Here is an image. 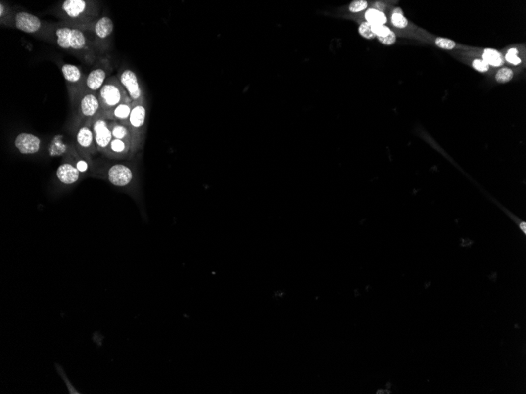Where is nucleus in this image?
<instances>
[{"instance_id": "nucleus-1", "label": "nucleus", "mask_w": 526, "mask_h": 394, "mask_svg": "<svg viewBox=\"0 0 526 394\" xmlns=\"http://www.w3.org/2000/svg\"><path fill=\"white\" fill-rule=\"evenodd\" d=\"M101 108L110 110L122 102H133L119 80L113 77L105 82L98 91Z\"/></svg>"}, {"instance_id": "nucleus-2", "label": "nucleus", "mask_w": 526, "mask_h": 394, "mask_svg": "<svg viewBox=\"0 0 526 394\" xmlns=\"http://www.w3.org/2000/svg\"><path fill=\"white\" fill-rule=\"evenodd\" d=\"M57 44L66 50H82L87 48V39L83 32L75 28L61 27L56 29Z\"/></svg>"}, {"instance_id": "nucleus-3", "label": "nucleus", "mask_w": 526, "mask_h": 394, "mask_svg": "<svg viewBox=\"0 0 526 394\" xmlns=\"http://www.w3.org/2000/svg\"><path fill=\"white\" fill-rule=\"evenodd\" d=\"M119 81L122 84L126 92L129 94L133 103H143V90L140 85L139 80L133 70L126 69L119 77Z\"/></svg>"}, {"instance_id": "nucleus-4", "label": "nucleus", "mask_w": 526, "mask_h": 394, "mask_svg": "<svg viewBox=\"0 0 526 394\" xmlns=\"http://www.w3.org/2000/svg\"><path fill=\"white\" fill-rule=\"evenodd\" d=\"M14 23L18 30L29 34L37 33L42 26L39 17L25 11L18 12L16 14Z\"/></svg>"}, {"instance_id": "nucleus-5", "label": "nucleus", "mask_w": 526, "mask_h": 394, "mask_svg": "<svg viewBox=\"0 0 526 394\" xmlns=\"http://www.w3.org/2000/svg\"><path fill=\"white\" fill-rule=\"evenodd\" d=\"M93 133L95 142L99 150H105L108 147L113 140L111 129L109 127L107 121L103 119H97L93 124Z\"/></svg>"}, {"instance_id": "nucleus-6", "label": "nucleus", "mask_w": 526, "mask_h": 394, "mask_svg": "<svg viewBox=\"0 0 526 394\" xmlns=\"http://www.w3.org/2000/svg\"><path fill=\"white\" fill-rule=\"evenodd\" d=\"M41 141L38 137L29 133H21L16 137L14 144L22 154H33L41 148Z\"/></svg>"}, {"instance_id": "nucleus-7", "label": "nucleus", "mask_w": 526, "mask_h": 394, "mask_svg": "<svg viewBox=\"0 0 526 394\" xmlns=\"http://www.w3.org/2000/svg\"><path fill=\"white\" fill-rule=\"evenodd\" d=\"M108 179L116 187H125L133 179V172L124 165H114L109 170Z\"/></svg>"}, {"instance_id": "nucleus-8", "label": "nucleus", "mask_w": 526, "mask_h": 394, "mask_svg": "<svg viewBox=\"0 0 526 394\" xmlns=\"http://www.w3.org/2000/svg\"><path fill=\"white\" fill-rule=\"evenodd\" d=\"M61 9L69 18L80 19L89 11V2L85 0H66Z\"/></svg>"}, {"instance_id": "nucleus-9", "label": "nucleus", "mask_w": 526, "mask_h": 394, "mask_svg": "<svg viewBox=\"0 0 526 394\" xmlns=\"http://www.w3.org/2000/svg\"><path fill=\"white\" fill-rule=\"evenodd\" d=\"M100 107L98 97L93 93L85 94L81 99V111L85 117H93Z\"/></svg>"}, {"instance_id": "nucleus-10", "label": "nucleus", "mask_w": 526, "mask_h": 394, "mask_svg": "<svg viewBox=\"0 0 526 394\" xmlns=\"http://www.w3.org/2000/svg\"><path fill=\"white\" fill-rule=\"evenodd\" d=\"M57 177L62 183L72 184L78 180L80 172L70 164H62L57 170Z\"/></svg>"}, {"instance_id": "nucleus-11", "label": "nucleus", "mask_w": 526, "mask_h": 394, "mask_svg": "<svg viewBox=\"0 0 526 394\" xmlns=\"http://www.w3.org/2000/svg\"><path fill=\"white\" fill-rule=\"evenodd\" d=\"M106 78V72L102 68H97L90 72L86 80L88 88L93 91L100 90L104 85Z\"/></svg>"}, {"instance_id": "nucleus-12", "label": "nucleus", "mask_w": 526, "mask_h": 394, "mask_svg": "<svg viewBox=\"0 0 526 394\" xmlns=\"http://www.w3.org/2000/svg\"><path fill=\"white\" fill-rule=\"evenodd\" d=\"M146 108L143 103H133L131 114L129 116V123L134 129H140L145 123Z\"/></svg>"}, {"instance_id": "nucleus-13", "label": "nucleus", "mask_w": 526, "mask_h": 394, "mask_svg": "<svg viewBox=\"0 0 526 394\" xmlns=\"http://www.w3.org/2000/svg\"><path fill=\"white\" fill-rule=\"evenodd\" d=\"M94 31L98 38L105 40L114 31V22L110 17H101L95 25Z\"/></svg>"}, {"instance_id": "nucleus-14", "label": "nucleus", "mask_w": 526, "mask_h": 394, "mask_svg": "<svg viewBox=\"0 0 526 394\" xmlns=\"http://www.w3.org/2000/svg\"><path fill=\"white\" fill-rule=\"evenodd\" d=\"M482 58L486 63L493 67H500L504 64V57L495 49L487 48L483 52Z\"/></svg>"}, {"instance_id": "nucleus-15", "label": "nucleus", "mask_w": 526, "mask_h": 394, "mask_svg": "<svg viewBox=\"0 0 526 394\" xmlns=\"http://www.w3.org/2000/svg\"><path fill=\"white\" fill-rule=\"evenodd\" d=\"M62 73L65 80L70 83H77L82 78L81 69L72 64H64L62 67Z\"/></svg>"}, {"instance_id": "nucleus-16", "label": "nucleus", "mask_w": 526, "mask_h": 394, "mask_svg": "<svg viewBox=\"0 0 526 394\" xmlns=\"http://www.w3.org/2000/svg\"><path fill=\"white\" fill-rule=\"evenodd\" d=\"M77 141L81 147L89 148L95 141L94 133L88 126L81 127L77 132Z\"/></svg>"}, {"instance_id": "nucleus-17", "label": "nucleus", "mask_w": 526, "mask_h": 394, "mask_svg": "<svg viewBox=\"0 0 526 394\" xmlns=\"http://www.w3.org/2000/svg\"><path fill=\"white\" fill-rule=\"evenodd\" d=\"M366 21L371 26H378V25H385L387 19L385 14L378 9H369L365 14Z\"/></svg>"}, {"instance_id": "nucleus-18", "label": "nucleus", "mask_w": 526, "mask_h": 394, "mask_svg": "<svg viewBox=\"0 0 526 394\" xmlns=\"http://www.w3.org/2000/svg\"><path fill=\"white\" fill-rule=\"evenodd\" d=\"M133 102H122L118 106L110 110L112 115L120 121H126L129 119L133 109Z\"/></svg>"}, {"instance_id": "nucleus-19", "label": "nucleus", "mask_w": 526, "mask_h": 394, "mask_svg": "<svg viewBox=\"0 0 526 394\" xmlns=\"http://www.w3.org/2000/svg\"><path fill=\"white\" fill-rule=\"evenodd\" d=\"M514 77V72L509 68H502L495 75V81L499 84H505L511 81Z\"/></svg>"}, {"instance_id": "nucleus-20", "label": "nucleus", "mask_w": 526, "mask_h": 394, "mask_svg": "<svg viewBox=\"0 0 526 394\" xmlns=\"http://www.w3.org/2000/svg\"><path fill=\"white\" fill-rule=\"evenodd\" d=\"M112 135L113 138L120 140H126L129 137V130L125 125H115L111 129Z\"/></svg>"}, {"instance_id": "nucleus-21", "label": "nucleus", "mask_w": 526, "mask_h": 394, "mask_svg": "<svg viewBox=\"0 0 526 394\" xmlns=\"http://www.w3.org/2000/svg\"><path fill=\"white\" fill-rule=\"evenodd\" d=\"M107 148L110 149V151L114 153V154H120L126 153L128 147L127 144H126V142L125 141L113 138V140L110 142V145H109Z\"/></svg>"}, {"instance_id": "nucleus-22", "label": "nucleus", "mask_w": 526, "mask_h": 394, "mask_svg": "<svg viewBox=\"0 0 526 394\" xmlns=\"http://www.w3.org/2000/svg\"><path fill=\"white\" fill-rule=\"evenodd\" d=\"M435 44L438 47L444 49V50H452L456 46L455 41L450 39L443 38V37H438L435 39Z\"/></svg>"}, {"instance_id": "nucleus-23", "label": "nucleus", "mask_w": 526, "mask_h": 394, "mask_svg": "<svg viewBox=\"0 0 526 394\" xmlns=\"http://www.w3.org/2000/svg\"><path fill=\"white\" fill-rule=\"evenodd\" d=\"M391 23L398 29H405L408 25V21L403 14L393 13L391 15Z\"/></svg>"}, {"instance_id": "nucleus-24", "label": "nucleus", "mask_w": 526, "mask_h": 394, "mask_svg": "<svg viewBox=\"0 0 526 394\" xmlns=\"http://www.w3.org/2000/svg\"><path fill=\"white\" fill-rule=\"evenodd\" d=\"M359 33L363 38L367 39V40H372L376 37L371 30V25L367 21L361 24L359 28Z\"/></svg>"}, {"instance_id": "nucleus-25", "label": "nucleus", "mask_w": 526, "mask_h": 394, "mask_svg": "<svg viewBox=\"0 0 526 394\" xmlns=\"http://www.w3.org/2000/svg\"><path fill=\"white\" fill-rule=\"evenodd\" d=\"M368 2H366V0H355L350 4L349 10L352 13H359L366 10Z\"/></svg>"}, {"instance_id": "nucleus-26", "label": "nucleus", "mask_w": 526, "mask_h": 394, "mask_svg": "<svg viewBox=\"0 0 526 394\" xmlns=\"http://www.w3.org/2000/svg\"><path fill=\"white\" fill-rule=\"evenodd\" d=\"M519 51L516 48H511L508 50L505 56V59L509 63L512 64L514 66H518L522 62V60L518 56Z\"/></svg>"}, {"instance_id": "nucleus-27", "label": "nucleus", "mask_w": 526, "mask_h": 394, "mask_svg": "<svg viewBox=\"0 0 526 394\" xmlns=\"http://www.w3.org/2000/svg\"><path fill=\"white\" fill-rule=\"evenodd\" d=\"M371 30L377 37H386L391 32V29L386 25L371 26Z\"/></svg>"}, {"instance_id": "nucleus-28", "label": "nucleus", "mask_w": 526, "mask_h": 394, "mask_svg": "<svg viewBox=\"0 0 526 394\" xmlns=\"http://www.w3.org/2000/svg\"><path fill=\"white\" fill-rule=\"evenodd\" d=\"M473 67L475 70L480 73H486L489 69V65L486 63L483 59H475L472 63Z\"/></svg>"}, {"instance_id": "nucleus-29", "label": "nucleus", "mask_w": 526, "mask_h": 394, "mask_svg": "<svg viewBox=\"0 0 526 394\" xmlns=\"http://www.w3.org/2000/svg\"><path fill=\"white\" fill-rule=\"evenodd\" d=\"M378 40L381 44L385 46H391V45L394 44L396 42L397 37L396 35L394 32H390L389 34L387 35L386 37H378Z\"/></svg>"}, {"instance_id": "nucleus-30", "label": "nucleus", "mask_w": 526, "mask_h": 394, "mask_svg": "<svg viewBox=\"0 0 526 394\" xmlns=\"http://www.w3.org/2000/svg\"><path fill=\"white\" fill-rule=\"evenodd\" d=\"M76 168H77V170H78L80 173H85V172L89 170V165H88L87 162L84 161V160H80V161H78V162H77Z\"/></svg>"}, {"instance_id": "nucleus-31", "label": "nucleus", "mask_w": 526, "mask_h": 394, "mask_svg": "<svg viewBox=\"0 0 526 394\" xmlns=\"http://www.w3.org/2000/svg\"><path fill=\"white\" fill-rule=\"evenodd\" d=\"M4 11L6 12V7L4 6L3 3L1 2V3H0V17H3Z\"/></svg>"}, {"instance_id": "nucleus-32", "label": "nucleus", "mask_w": 526, "mask_h": 394, "mask_svg": "<svg viewBox=\"0 0 526 394\" xmlns=\"http://www.w3.org/2000/svg\"><path fill=\"white\" fill-rule=\"evenodd\" d=\"M393 13H395V14H403V10H402V9H400V8L399 7L395 8V10H394Z\"/></svg>"}]
</instances>
